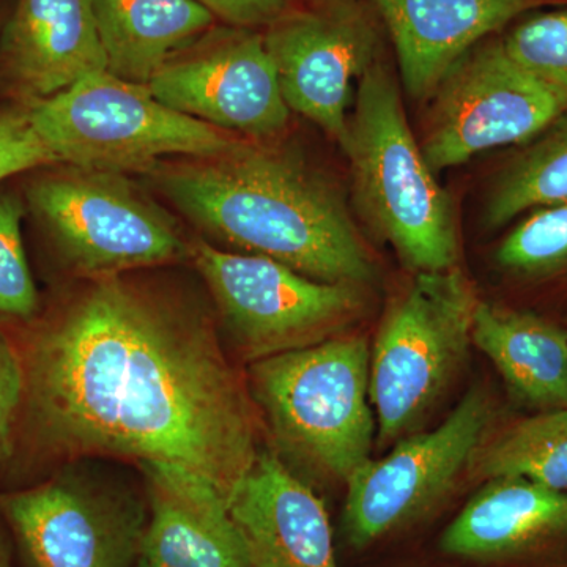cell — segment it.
Instances as JSON below:
<instances>
[{
  "label": "cell",
  "instance_id": "obj_26",
  "mask_svg": "<svg viewBox=\"0 0 567 567\" xmlns=\"http://www.w3.org/2000/svg\"><path fill=\"white\" fill-rule=\"evenodd\" d=\"M55 164L58 159L33 125L29 103L0 107V183Z\"/></svg>",
  "mask_w": 567,
  "mask_h": 567
},
{
  "label": "cell",
  "instance_id": "obj_21",
  "mask_svg": "<svg viewBox=\"0 0 567 567\" xmlns=\"http://www.w3.org/2000/svg\"><path fill=\"white\" fill-rule=\"evenodd\" d=\"M470 466L483 480L516 477L567 492V409L544 410L484 440Z\"/></svg>",
  "mask_w": 567,
  "mask_h": 567
},
{
  "label": "cell",
  "instance_id": "obj_23",
  "mask_svg": "<svg viewBox=\"0 0 567 567\" xmlns=\"http://www.w3.org/2000/svg\"><path fill=\"white\" fill-rule=\"evenodd\" d=\"M496 264L524 279L567 274V203L539 208L496 249Z\"/></svg>",
  "mask_w": 567,
  "mask_h": 567
},
{
  "label": "cell",
  "instance_id": "obj_24",
  "mask_svg": "<svg viewBox=\"0 0 567 567\" xmlns=\"http://www.w3.org/2000/svg\"><path fill=\"white\" fill-rule=\"evenodd\" d=\"M25 200L0 192V317L32 320L39 312V292L22 241Z\"/></svg>",
  "mask_w": 567,
  "mask_h": 567
},
{
  "label": "cell",
  "instance_id": "obj_30",
  "mask_svg": "<svg viewBox=\"0 0 567 567\" xmlns=\"http://www.w3.org/2000/svg\"><path fill=\"white\" fill-rule=\"evenodd\" d=\"M134 567H148V566L145 565V563L142 561V559L140 558V559H137L136 566H134Z\"/></svg>",
  "mask_w": 567,
  "mask_h": 567
},
{
  "label": "cell",
  "instance_id": "obj_4",
  "mask_svg": "<svg viewBox=\"0 0 567 567\" xmlns=\"http://www.w3.org/2000/svg\"><path fill=\"white\" fill-rule=\"evenodd\" d=\"M369 365L368 339L339 334L249 363L248 391L281 450L346 484L371 461Z\"/></svg>",
  "mask_w": 567,
  "mask_h": 567
},
{
  "label": "cell",
  "instance_id": "obj_7",
  "mask_svg": "<svg viewBox=\"0 0 567 567\" xmlns=\"http://www.w3.org/2000/svg\"><path fill=\"white\" fill-rule=\"evenodd\" d=\"M475 287L457 267L420 271L388 309L371 350L369 398L380 445L404 439L464 364Z\"/></svg>",
  "mask_w": 567,
  "mask_h": 567
},
{
  "label": "cell",
  "instance_id": "obj_15",
  "mask_svg": "<svg viewBox=\"0 0 567 567\" xmlns=\"http://www.w3.org/2000/svg\"><path fill=\"white\" fill-rule=\"evenodd\" d=\"M106 71L92 0H14L0 29V76L18 102L51 99Z\"/></svg>",
  "mask_w": 567,
  "mask_h": 567
},
{
  "label": "cell",
  "instance_id": "obj_8",
  "mask_svg": "<svg viewBox=\"0 0 567 567\" xmlns=\"http://www.w3.org/2000/svg\"><path fill=\"white\" fill-rule=\"evenodd\" d=\"M188 259L248 363L336 338L364 311L363 286L317 281L268 257L223 251L197 237Z\"/></svg>",
  "mask_w": 567,
  "mask_h": 567
},
{
  "label": "cell",
  "instance_id": "obj_25",
  "mask_svg": "<svg viewBox=\"0 0 567 567\" xmlns=\"http://www.w3.org/2000/svg\"><path fill=\"white\" fill-rule=\"evenodd\" d=\"M503 43L524 69L567 93V10L533 14L511 29Z\"/></svg>",
  "mask_w": 567,
  "mask_h": 567
},
{
  "label": "cell",
  "instance_id": "obj_28",
  "mask_svg": "<svg viewBox=\"0 0 567 567\" xmlns=\"http://www.w3.org/2000/svg\"><path fill=\"white\" fill-rule=\"evenodd\" d=\"M223 24L262 29L278 20L293 6L295 0H197Z\"/></svg>",
  "mask_w": 567,
  "mask_h": 567
},
{
  "label": "cell",
  "instance_id": "obj_20",
  "mask_svg": "<svg viewBox=\"0 0 567 567\" xmlns=\"http://www.w3.org/2000/svg\"><path fill=\"white\" fill-rule=\"evenodd\" d=\"M472 342L520 401L536 409H567V333L557 324L480 301Z\"/></svg>",
  "mask_w": 567,
  "mask_h": 567
},
{
  "label": "cell",
  "instance_id": "obj_3",
  "mask_svg": "<svg viewBox=\"0 0 567 567\" xmlns=\"http://www.w3.org/2000/svg\"><path fill=\"white\" fill-rule=\"evenodd\" d=\"M365 223L413 274L456 267V212L413 136L393 73L377 59L358 81L339 142Z\"/></svg>",
  "mask_w": 567,
  "mask_h": 567
},
{
  "label": "cell",
  "instance_id": "obj_16",
  "mask_svg": "<svg viewBox=\"0 0 567 567\" xmlns=\"http://www.w3.org/2000/svg\"><path fill=\"white\" fill-rule=\"evenodd\" d=\"M252 567H339L322 499L268 450L229 498Z\"/></svg>",
  "mask_w": 567,
  "mask_h": 567
},
{
  "label": "cell",
  "instance_id": "obj_31",
  "mask_svg": "<svg viewBox=\"0 0 567 567\" xmlns=\"http://www.w3.org/2000/svg\"><path fill=\"white\" fill-rule=\"evenodd\" d=\"M2 24H3V22H2V11H0V29H2Z\"/></svg>",
  "mask_w": 567,
  "mask_h": 567
},
{
  "label": "cell",
  "instance_id": "obj_14",
  "mask_svg": "<svg viewBox=\"0 0 567 567\" xmlns=\"http://www.w3.org/2000/svg\"><path fill=\"white\" fill-rule=\"evenodd\" d=\"M147 491L141 559L148 567H252L226 496L207 477L163 462L140 464Z\"/></svg>",
  "mask_w": 567,
  "mask_h": 567
},
{
  "label": "cell",
  "instance_id": "obj_27",
  "mask_svg": "<svg viewBox=\"0 0 567 567\" xmlns=\"http://www.w3.org/2000/svg\"><path fill=\"white\" fill-rule=\"evenodd\" d=\"M25 398V374L21 354L0 331V465L14 451V434Z\"/></svg>",
  "mask_w": 567,
  "mask_h": 567
},
{
  "label": "cell",
  "instance_id": "obj_19",
  "mask_svg": "<svg viewBox=\"0 0 567 567\" xmlns=\"http://www.w3.org/2000/svg\"><path fill=\"white\" fill-rule=\"evenodd\" d=\"M106 71L148 85L164 63L213 25L215 14L197 0H92Z\"/></svg>",
  "mask_w": 567,
  "mask_h": 567
},
{
  "label": "cell",
  "instance_id": "obj_9",
  "mask_svg": "<svg viewBox=\"0 0 567 567\" xmlns=\"http://www.w3.org/2000/svg\"><path fill=\"white\" fill-rule=\"evenodd\" d=\"M421 152L432 173L480 153L527 144L567 110V93L511 58L503 39L481 41L432 93Z\"/></svg>",
  "mask_w": 567,
  "mask_h": 567
},
{
  "label": "cell",
  "instance_id": "obj_18",
  "mask_svg": "<svg viewBox=\"0 0 567 567\" xmlns=\"http://www.w3.org/2000/svg\"><path fill=\"white\" fill-rule=\"evenodd\" d=\"M567 540V492L499 477L447 525L440 547L472 561H509Z\"/></svg>",
  "mask_w": 567,
  "mask_h": 567
},
{
  "label": "cell",
  "instance_id": "obj_10",
  "mask_svg": "<svg viewBox=\"0 0 567 567\" xmlns=\"http://www.w3.org/2000/svg\"><path fill=\"white\" fill-rule=\"evenodd\" d=\"M492 420L491 398L475 388L434 431L398 440L386 457L365 462L346 483L350 546H372L427 516L470 465Z\"/></svg>",
  "mask_w": 567,
  "mask_h": 567
},
{
  "label": "cell",
  "instance_id": "obj_29",
  "mask_svg": "<svg viewBox=\"0 0 567 567\" xmlns=\"http://www.w3.org/2000/svg\"><path fill=\"white\" fill-rule=\"evenodd\" d=\"M0 567H14L11 550L6 537L0 533Z\"/></svg>",
  "mask_w": 567,
  "mask_h": 567
},
{
  "label": "cell",
  "instance_id": "obj_22",
  "mask_svg": "<svg viewBox=\"0 0 567 567\" xmlns=\"http://www.w3.org/2000/svg\"><path fill=\"white\" fill-rule=\"evenodd\" d=\"M511 159L486 205L492 229L532 208L567 203V110Z\"/></svg>",
  "mask_w": 567,
  "mask_h": 567
},
{
  "label": "cell",
  "instance_id": "obj_12",
  "mask_svg": "<svg viewBox=\"0 0 567 567\" xmlns=\"http://www.w3.org/2000/svg\"><path fill=\"white\" fill-rule=\"evenodd\" d=\"M147 87L166 106L244 140H276L289 125L290 110L257 29L218 22L164 63Z\"/></svg>",
  "mask_w": 567,
  "mask_h": 567
},
{
  "label": "cell",
  "instance_id": "obj_13",
  "mask_svg": "<svg viewBox=\"0 0 567 567\" xmlns=\"http://www.w3.org/2000/svg\"><path fill=\"white\" fill-rule=\"evenodd\" d=\"M262 33L289 110L341 142L352 81L380 58L379 32L363 3H293Z\"/></svg>",
  "mask_w": 567,
  "mask_h": 567
},
{
  "label": "cell",
  "instance_id": "obj_5",
  "mask_svg": "<svg viewBox=\"0 0 567 567\" xmlns=\"http://www.w3.org/2000/svg\"><path fill=\"white\" fill-rule=\"evenodd\" d=\"M29 107L58 164L85 169L145 175L166 159L216 155L241 140L166 106L147 85L107 71Z\"/></svg>",
  "mask_w": 567,
  "mask_h": 567
},
{
  "label": "cell",
  "instance_id": "obj_17",
  "mask_svg": "<svg viewBox=\"0 0 567 567\" xmlns=\"http://www.w3.org/2000/svg\"><path fill=\"white\" fill-rule=\"evenodd\" d=\"M406 93L424 102L443 76L481 41L528 11L567 0H375Z\"/></svg>",
  "mask_w": 567,
  "mask_h": 567
},
{
  "label": "cell",
  "instance_id": "obj_11",
  "mask_svg": "<svg viewBox=\"0 0 567 567\" xmlns=\"http://www.w3.org/2000/svg\"><path fill=\"white\" fill-rule=\"evenodd\" d=\"M0 516L28 567H134L147 525L132 492L74 472L0 494Z\"/></svg>",
  "mask_w": 567,
  "mask_h": 567
},
{
  "label": "cell",
  "instance_id": "obj_1",
  "mask_svg": "<svg viewBox=\"0 0 567 567\" xmlns=\"http://www.w3.org/2000/svg\"><path fill=\"white\" fill-rule=\"evenodd\" d=\"M133 274L87 279L29 336V434L51 456L183 466L229 503L260 450L251 395L203 306Z\"/></svg>",
  "mask_w": 567,
  "mask_h": 567
},
{
  "label": "cell",
  "instance_id": "obj_6",
  "mask_svg": "<svg viewBox=\"0 0 567 567\" xmlns=\"http://www.w3.org/2000/svg\"><path fill=\"white\" fill-rule=\"evenodd\" d=\"M25 207L62 262L84 279L162 267L189 254L177 219L130 174L62 164L29 183Z\"/></svg>",
  "mask_w": 567,
  "mask_h": 567
},
{
  "label": "cell",
  "instance_id": "obj_2",
  "mask_svg": "<svg viewBox=\"0 0 567 567\" xmlns=\"http://www.w3.org/2000/svg\"><path fill=\"white\" fill-rule=\"evenodd\" d=\"M276 140L171 158L145 177L204 240L287 265L322 282L364 286L375 268L341 189Z\"/></svg>",
  "mask_w": 567,
  "mask_h": 567
}]
</instances>
